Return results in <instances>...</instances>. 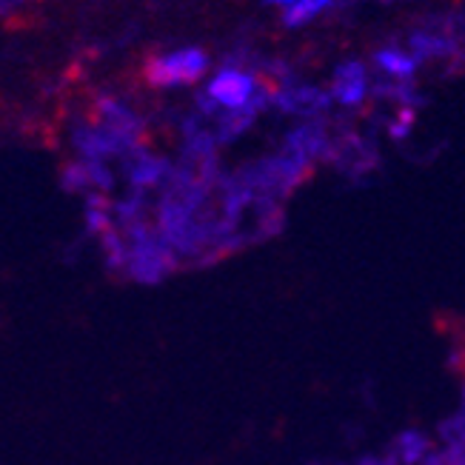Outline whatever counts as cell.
Instances as JSON below:
<instances>
[{
	"mask_svg": "<svg viewBox=\"0 0 465 465\" xmlns=\"http://www.w3.org/2000/svg\"><path fill=\"white\" fill-rule=\"evenodd\" d=\"M377 64L386 72L397 74V77H409L414 72V60L406 57V54H400V52H391V49L377 52Z\"/></svg>",
	"mask_w": 465,
	"mask_h": 465,
	"instance_id": "5",
	"label": "cell"
},
{
	"mask_svg": "<svg viewBox=\"0 0 465 465\" xmlns=\"http://www.w3.org/2000/svg\"><path fill=\"white\" fill-rule=\"evenodd\" d=\"M17 4H24V0H0V15L9 12V9H12V6H17Z\"/></svg>",
	"mask_w": 465,
	"mask_h": 465,
	"instance_id": "6",
	"label": "cell"
},
{
	"mask_svg": "<svg viewBox=\"0 0 465 465\" xmlns=\"http://www.w3.org/2000/svg\"><path fill=\"white\" fill-rule=\"evenodd\" d=\"M269 4H277V6H286V9H292L297 0H269Z\"/></svg>",
	"mask_w": 465,
	"mask_h": 465,
	"instance_id": "7",
	"label": "cell"
},
{
	"mask_svg": "<svg viewBox=\"0 0 465 465\" xmlns=\"http://www.w3.org/2000/svg\"><path fill=\"white\" fill-rule=\"evenodd\" d=\"M209 60L200 49H180L174 54L157 57L149 64V80L154 86H177V84H194L206 72Z\"/></svg>",
	"mask_w": 465,
	"mask_h": 465,
	"instance_id": "1",
	"label": "cell"
},
{
	"mask_svg": "<svg viewBox=\"0 0 465 465\" xmlns=\"http://www.w3.org/2000/svg\"><path fill=\"white\" fill-rule=\"evenodd\" d=\"M334 0H297L292 9H286V24L289 26H300L314 20L322 9H329Z\"/></svg>",
	"mask_w": 465,
	"mask_h": 465,
	"instance_id": "4",
	"label": "cell"
},
{
	"mask_svg": "<svg viewBox=\"0 0 465 465\" xmlns=\"http://www.w3.org/2000/svg\"><path fill=\"white\" fill-rule=\"evenodd\" d=\"M209 94L217 100L220 106H226V109H242L252 100V94H254V80L249 74H242V72L226 69V72H220L212 80Z\"/></svg>",
	"mask_w": 465,
	"mask_h": 465,
	"instance_id": "2",
	"label": "cell"
},
{
	"mask_svg": "<svg viewBox=\"0 0 465 465\" xmlns=\"http://www.w3.org/2000/svg\"><path fill=\"white\" fill-rule=\"evenodd\" d=\"M334 94L342 104H360L362 94H366V74L357 64L346 66L337 72V80H334Z\"/></svg>",
	"mask_w": 465,
	"mask_h": 465,
	"instance_id": "3",
	"label": "cell"
}]
</instances>
